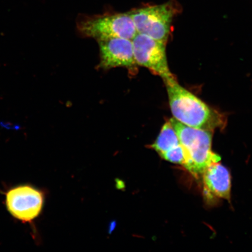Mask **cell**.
Returning a JSON list of instances; mask_svg holds the SVG:
<instances>
[{"mask_svg":"<svg viewBox=\"0 0 252 252\" xmlns=\"http://www.w3.org/2000/svg\"><path fill=\"white\" fill-rule=\"evenodd\" d=\"M164 81L173 118L189 127L213 131L222 129L226 118L179 84L174 77Z\"/></svg>","mask_w":252,"mask_h":252,"instance_id":"cell-1","label":"cell"},{"mask_svg":"<svg viewBox=\"0 0 252 252\" xmlns=\"http://www.w3.org/2000/svg\"><path fill=\"white\" fill-rule=\"evenodd\" d=\"M169 121L184 150V168L195 177L202 175L208 166L220 162V157L212 150L213 131L189 127L175 118Z\"/></svg>","mask_w":252,"mask_h":252,"instance_id":"cell-2","label":"cell"},{"mask_svg":"<svg viewBox=\"0 0 252 252\" xmlns=\"http://www.w3.org/2000/svg\"><path fill=\"white\" fill-rule=\"evenodd\" d=\"M77 29L82 35L96 40L112 37L132 40L137 33L129 12L86 16L78 21Z\"/></svg>","mask_w":252,"mask_h":252,"instance_id":"cell-3","label":"cell"},{"mask_svg":"<svg viewBox=\"0 0 252 252\" xmlns=\"http://www.w3.org/2000/svg\"><path fill=\"white\" fill-rule=\"evenodd\" d=\"M129 12L137 33L146 34L163 43L168 42L173 19L176 14L172 4L168 2L147 6Z\"/></svg>","mask_w":252,"mask_h":252,"instance_id":"cell-4","label":"cell"},{"mask_svg":"<svg viewBox=\"0 0 252 252\" xmlns=\"http://www.w3.org/2000/svg\"><path fill=\"white\" fill-rule=\"evenodd\" d=\"M5 194L8 212L22 222L31 223L42 212L45 194L32 186H17L9 189Z\"/></svg>","mask_w":252,"mask_h":252,"instance_id":"cell-5","label":"cell"},{"mask_svg":"<svg viewBox=\"0 0 252 252\" xmlns=\"http://www.w3.org/2000/svg\"><path fill=\"white\" fill-rule=\"evenodd\" d=\"M132 42L137 65L149 69L163 81L174 77L169 68L165 43L139 33L136 34Z\"/></svg>","mask_w":252,"mask_h":252,"instance_id":"cell-6","label":"cell"},{"mask_svg":"<svg viewBox=\"0 0 252 252\" xmlns=\"http://www.w3.org/2000/svg\"><path fill=\"white\" fill-rule=\"evenodd\" d=\"M99 48V67L104 70L116 67L127 68L131 73L137 70L131 39L123 37L97 40Z\"/></svg>","mask_w":252,"mask_h":252,"instance_id":"cell-7","label":"cell"},{"mask_svg":"<svg viewBox=\"0 0 252 252\" xmlns=\"http://www.w3.org/2000/svg\"><path fill=\"white\" fill-rule=\"evenodd\" d=\"M204 196L209 202L219 199L229 200L231 195V175L220 163L208 166L202 173Z\"/></svg>","mask_w":252,"mask_h":252,"instance_id":"cell-8","label":"cell"},{"mask_svg":"<svg viewBox=\"0 0 252 252\" xmlns=\"http://www.w3.org/2000/svg\"><path fill=\"white\" fill-rule=\"evenodd\" d=\"M180 144V141L175 129L171 123L168 121L163 126L156 141L149 147L155 150L160 156Z\"/></svg>","mask_w":252,"mask_h":252,"instance_id":"cell-9","label":"cell"},{"mask_svg":"<svg viewBox=\"0 0 252 252\" xmlns=\"http://www.w3.org/2000/svg\"><path fill=\"white\" fill-rule=\"evenodd\" d=\"M160 157L168 161L181 165L184 167L186 162L185 155L184 149L181 144L177 147L163 154Z\"/></svg>","mask_w":252,"mask_h":252,"instance_id":"cell-10","label":"cell"}]
</instances>
